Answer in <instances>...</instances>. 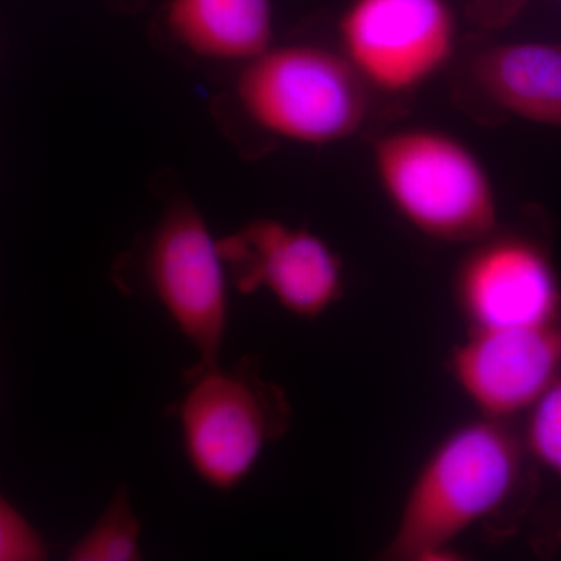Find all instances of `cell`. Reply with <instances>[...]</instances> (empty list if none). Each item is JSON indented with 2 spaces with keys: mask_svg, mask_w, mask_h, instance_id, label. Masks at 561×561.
<instances>
[{
  "mask_svg": "<svg viewBox=\"0 0 561 561\" xmlns=\"http://www.w3.org/2000/svg\"><path fill=\"white\" fill-rule=\"evenodd\" d=\"M187 378L179 405L184 453L203 482L234 490L289 431V401L250 360L232 368L194 367Z\"/></svg>",
  "mask_w": 561,
  "mask_h": 561,
  "instance_id": "obj_4",
  "label": "cell"
},
{
  "mask_svg": "<svg viewBox=\"0 0 561 561\" xmlns=\"http://www.w3.org/2000/svg\"><path fill=\"white\" fill-rule=\"evenodd\" d=\"M228 278L242 294L264 290L298 319L316 320L342 300L341 254L316 232L276 219L251 220L219 239Z\"/></svg>",
  "mask_w": 561,
  "mask_h": 561,
  "instance_id": "obj_8",
  "label": "cell"
},
{
  "mask_svg": "<svg viewBox=\"0 0 561 561\" xmlns=\"http://www.w3.org/2000/svg\"><path fill=\"white\" fill-rule=\"evenodd\" d=\"M523 2L524 0H468V7L472 18L481 24L496 27L511 21L522 9Z\"/></svg>",
  "mask_w": 561,
  "mask_h": 561,
  "instance_id": "obj_15",
  "label": "cell"
},
{
  "mask_svg": "<svg viewBox=\"0 0 561 561\" xmlns=\"http://www.w3.org/2000/svg\"><path fill=\"white\" fill-rule=\"evenodd\" d=\"M232 98L242 116L272 138L323 147L359 131L370 88L341 51L289 44L242 65Z\"/></svg>",
  "mask_w": 561,
  "mask_h": 561,
  "instance_id": "obj_3",
  "label": "cell"
},
{
  "mask_svg": "<svg viewBox=\"0 0 561 561\" xmlns=\"http://www.w3.org/2000/svg\"><path fill=\"white\" fill-rule=\"evenodd\" d=\"M49 557L46 541L0 494V561H38Z\"/></svg>",
  "mask_w": 561,
  "mask_h": 561,
  "instance_id": "obj_14",
  "label": "cell"
},
{
  "mask_svg": "<svg viewBox=\"0 0 561 561\" xmlns=\"http://www.w3.org/2000/svg\"><path fill=\"white\" fill-rule=\"evenodd\" d=\"M522 438L527 456L561 481V379L526 413Z\"/></svg>",
  "mask_w": 561,
  "mask_h": 561,
  "instance_id": "obj_13",
  "label": "cell"
},
{
  "mask_svg": "<svg viewBox=\"0 0 561 561\" xmlns=\"http://www.w3.org/2000/svg\"><path fill=\"white\" fill-rule=\"evenodd\" d=\"M471 79L497 108L535 124L561 127V44L504 43L479 51Z\"/></svg>",
  "mask_w": 561,
  "mask_h": 561,
  "instance_id": "obj_10",
  "label": "cell"
},
{
  "mask_svg": "<svg viewBox=\"0 0 561 561\" xmlns=\"http://www.w3.org/2000/svg\"><path fill=\"white\" fill-rule=\"evenodd\" d=\"M453 300L468 330L537 327L560 319L561 279L540 241L497 228L468 245Z\"/></svg>",
  "mask_w": 561,
  "mask_h": 561,
  "instance_id": "obj_7",
  "label": "cell"
},
{
  "mask_svg": "<svg viewBox=\"0 0 561 561\" xmlns=\"http://www.w3.org/2000/svg\"><path fill=\"white\" fill-rule=\"evenodd\" d=\"M169 38L181 50L210 62L242 66L273 46L271 0H169Z\"/></svg>",
  "mask_w": 561,
  "mask_h": 561,
  "instance_id": "obj_11",
  "label": "cell"
},
{
  "mask_svg": "<svg viewBox=\"0 0 561 561\" xmlns=\"http://www.w3.org/2000/svg\"><path fill=\"white\" fill-rule=\"evenodd\" d=\"M446 368L478 415H526L561 379V317L537 327L468 330Z\"/></svg>",
  "mask_w": 561,
  "mask_h": 561,
  "instance_id": "obj_9",
  "label": "cell"
},
{
  "mask_svg": "<svg viewBox=\"0 0 561 561\" xmlns=\"http://www.w3.org/2000/svg\"><path fill=\"white\" fill-rule=\"evenodd\" d=\"M140 526L133 512L127 491L114 494L106 511L84 534L72 551L73 561H135L142 559Z\"/></svg>",
  "mask_w": 561,
  "mask_h": 561,
  "instance_id": "obj_12",
  "label": "cell"
},
{
  "mask_svg": "<svg viewBox=\"0 0 561 561\" xmlns=\"http://www.w3.org/2000/svg\"><path fill=\"white\" fill-rule=\"evenodd\" d=\"M339 43L370 90L405 94L451 60L456 16L446 0H353L339 21Z\"/></svg>",
  "mask_w": 561,
  "mask_h": 561,
  "instance_id": "obj_6",
  "label": "cell"
},
{
  "mask_svg": "<svg viewBox=\"0 0 561 561\" xmlns=\"http://www.w3.org/2000/svg\"><path fill=\"white\" fill-rule=\"evenodd\" d=\"M144 273L151 294L201 356L195 367L219 365L228 272L219 241L191 202H173L162 214L147 243Z\"/></svg>",
  "mask_w": 561,
  "mask_h": 561,
  "instance_id": "obj_5",
  "label": "cell"
},
{
  "mask_svg": "<svg viewBox=\"0 0 561 561\" xmlns=\"http://www.w3.org/2000/svg\"><path fill=\"white\" fill-rule=\"evenodd\" d=\"M526 459L511 421L478 415L457 424L413 476L382 559H463L457 542L511 504L522 490Z\"/></svg>",
  "mask_w": 561,
  "mask_h": 561,
  "instance_id": "obj_1",
  "label": "cell"
},
{
  "mask_svg": "<svg viewBox=\"0 0 561 561\" xmlns=\"http://www.w3.org/2000/svg\"><path fill=\"white\" fill-rule=\"evenodd\" d=\"M371 158L383 197L424 238L470 245L500 228L490 173L456 136L401 128L376 140Z\"/></svg>",
  "mask_w": 561,
  "mask_h": 561,
  "instance_id": "obj_2",
  "label": "cell"
},
{
  "mask_svg": "<svg viewBox=\"0 0 561 561\" xmlns=\"http://www.w3.org/2000/svg\"><path fill=\"white\" fill-rule=\"evenodd\" d=\"M559 542L561 545V530H560V534H559Z\"/></svg>",
  "mask_w": 561,
  "mask_h": 561,
  "instance_id": "obj_16",
  "label": "cell"
}]
</instances>
